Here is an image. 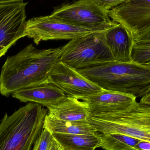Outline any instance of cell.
Wrapping results in <instances>:
<instances>
[{
  "mask_svg": "<svg viewBox=\"0 0 150 150\" xmlns=\"http://www.w3.org/2000/svg\"><path fill=\"white\" fill-rule=\"evenodd\" d=\"M136 149L139 150H150V143L140 141L136 146Z\"/></svg>",
  "mask_w": 150,
  "mask_h": 150,
  "instance_id": "obj_22",
  "label": "cell"
},
{
  "mask_svg": "<svg viewBox=\"0 0 150 150\" xmlns=\"http://www.w3.org/2000/svg\"><path fill=\"white\" fill-rule=\"evenodd\" d=\"M147 65H149V66H150V63H148V64H147Z\"/></svg>",
  "mask_w": 150,
  "mask_h": 150,
  "instance_id": "obj_26",
  "label": "cell"
},
{
  "mask_svg": "<svg viewBox=\"0 0 150 150\" xmlns=\"http://www.w3.org/2000/svg\"><path fill=\"white\" fill-rule=\"evenodd\" d=\"M104 90L142 98L150 91V66L135 62H108L77 70Z\"/></svg>",
  "mask_w": 150,
  "mask_h": 150,
  "instance_id": "obj_2",
  "label": "cell"
},
{
  "mask_svg": "<svg viewBox=\"0 0 150 150\" xmlns=\"http://www.w3.org/2000/svg\"><path fill=\"white\" fill-rule=\"evenodd\" d=\"M94 1L100 9L108 13L109 11L123 2L124 0H94Z\"/></svg>",
  "mask_w": 150,
  "mask_h": 150,
  "instance_id": "obj_20",
  "label": "cell"
},
{
  "mask_svg": "<svg viewBox=\"0 0 150 150\" xmlns=\"http://www.w3.org/2000/svg\"><path fill=\"white\" fill-rule=\"evenodd\" d=\"M105 36L115 61L125 63L133 61L134 39L124 26L118 23L105 31Z\"/></svg>",
  "mask_w": 150,
  "mask_h": 150,
  "instance_id": "obj_12",
  "label": "cell"
},
{
  "mask_svg": "<svg viewBox=\"0 0 150 150\" xmlns=\"http://www.w3.org/2000/svg\"><path fill=\"white\" fill-rule=\"evenodd\" d=\"M53 139L52 133L46 129L43 128L32 150H50Z\"/></svg>",
  "mask_w": 150,
  "mask_h": 150,
  "instance_id": "obj_19",
  "label": "cell"
},
{
  "mask_svg": "<svg viewBox=\"0 0 150 150\" xmlns=\"http://www.w3.org/2000/svg\"><path fill=\"white\" fill-rule=\"evenodd\" d=\"M12 96L21 102L37 103L46 107L56 105L67 97L59 88L50 83L21 90Z\"/></svg>",
  "mask_w": 150,
  "mask_h": 150,
  "instance_id": "obj_13",
  "label": "cell"
},
{
  "mask_svg": "<svg viewBox=\"0 0 150 150\" xmlns=\"http://www.w3.org/2000/svg\"><path fill=\"white\" fill-rule=\"evenodd\" d=\"M140 102L147 105H150V91L146 96L142 98Z\"/></svg>",
  "mask_w": 150,
  "mask_h": 150,
  "instance_id": "obj_24",
  "label": "cell"
},
{
  "mask_svg": "<svg viewBox=\"0 0 150 150\" xmlns=\"http://www.w3.org/2000/svg\"><path fill=\"white\" fill-rule=\"evenodd\" d=\"M43 128L46 129L52 134L93 135L98 133L90 124H80L62 120L48 114L45 118Z\"/></svg>",
  "mask_w": 150,
  "mask_h": 150,
  "instance_id": "obj_16",
  "label": "cell"
},
{
  "mask_svg": "<svg viewBox=\"0 0 150 150\" xmlns=\"http://www.w3.org/2000/svg\"><path fill=\"white\" fill-rule=\"evenodd\" d=\"M61 51V47L39 49L30 44L8 56L0 74V94L8 97L21 90L48 83Z\"/></svg>",
  "mask_w": 150,
  "mask_h": 150,
  "instance_id": "obj_1",
  "label": "cell"
},
{
  "mask_svg": "<svg viewBox=\"0 0 150 150\" xmlns=\"http://www.w3.org/2000/svg\"><path fill=\"white\" fill-rule=\"evenodd\" d=\"M52 135L63 148L70 150H95L100 147L101 143V134L98 133L93 135L61 134Z\"/></svg>",
  "mask_w": 150,
  "mask_h": 150,
  "instance_id": "obj_15",
  "label": "cell"
},
{
  "mask_svg": "<svg viewBox=\"0 0 150 150\" xmlns=\"http://www.w3.org/2000/svg\"></svg>",
  "mask_w": 150,
  "mask_h": 150,
  "instance_id": "obj_27",
  "label": "cell"
},
{
  "mask_svg": "<svg viewBox=\"0 0 150 150\" xmlns=\"http://www.w3.org/2000/svg\"><path fill=\"white\" fill-rule=\"evenodd\" d=\"M136 99L131 94L104 90L82 100L87 104L90 116L95 117L127 109L137 102Z\"/></svg>",
  "mask_w": 150,
  "mask_h": 150,
  "instance_id": "obj_11",
  "label": "cell"
},
{
  "mask_svg": "<svg viewBox=\"0 0 150 150\" xmlns=\"http://www.w3.org/2000/svg\"><path fill=\"white\" fill-rule=\"evenodd\" d=\"M50 17L94 31H105L117 24L94 0H80L56 7Z\"/></svg>",
  "mask_w": 150,
  "mask_h": 150,
  "instance_id": "obj_6",
  "label": "cell"
},
{
  "mask_svg": "<svg viewBox=\"0 0 150 150\" xmlns=\"http://www.w3.org/2000/svg\"><path fill=\"white\" fill-rule=\"evenodd\" d=\"M46 109L37 103H28L0 122V150H32L43 129Z\"/></svg>",
  "mask_w": 150,
  "mask_h": 150,
  "instance_id": "obj_3",
  "label": "cell"
},
{
  "mask_svg": "<svg viewBox=\"0 0 150 150\" xmlns=\"http://www.w3.org/2000/svg\"><path fill=\"white\" fill-rule=\"evenodd\" d=\"M47 83L56 85L67 97L79 100H82L104 90L85 77L76 70L59 61L52 70Z\"/></svg>",
  "mask_w": 150,
  "mask_h": 150,
  "instance_id": "obj_9",
  "label": "cell"
},
{
  "mask_svg": "<svg viewBox=\"0 0 150 150\" xmlns=\"http://www.w3.org/2000/svg\"><path fill=\"white\" fill-rule=\"evenodd\" d=\"M108 14L113 22L124 26L134 40L150 28V1L124 0Z\"/></svg>",
  "mask_w": 150,
  "mask_h": 150,
  "instance_id": "obj_10",
  "label": "cell"
},
{
  "mask_svg": "<svg viewBox=\"0 0 150 150\" xmlns=\"http://www.w3.org/2000/svg\"><path fill=\"white\" fill-rule=\"evenodd\" d=\"M94 31L64 23L50 16L33 17L26 21L24 37L38 45L42 41L71 40Z\"/></svg>",
  "mask_w": 150,
  "mask_h": 150,
  "instance_id": "obj_8",
  "label": "cell"
},
{
  "mask_svg": "<svg viewBox=\"0 0 150 150\" xmlns=\"http://www.w3.org/2000/svg\"><path fill=\"white\" fill-rule=\"evenodd\" d=\"M63 147L54 138L50 150H62Z\"/></svg>",
  "mask_w": 150,
  "mask_h": 150,
  "instance_id": "obj_23",
  "label": "cell"
},
{
  "mask_svg": "<svg viewBox=\"0 0 150 150\" xmlns=\"http://www.w3.org/2000/svg\"><path fill=\"white\" fill-rule=\"evenodd\" d=\"M132 60L135 62L147 65L150 63V43L134 45L132 53Z\"/></svg>",
  "mask_w": 150,
  "mask_h": 150,
  "instance_id": "obj_18",
  "label": "cell"
},
{
  "mask_svg": "<svg viewBox=\"0 0 150 150\" xmlns=\"http://www.w3.org/2000/svg\"><path fill=\"white\" fill-rule=\"evenodd\" d=\"M47 114L62 120L89 124L90 113L87 104L77 99L67 97L59 103L47 107Z\"/></svg>",
  "mask_w": 150,
  "mask_h": 150,
  "instance_id": "obj_14",
  "label": "cell"
},
{
  "mask_svg": "<svg viewBox=\"0 0 150 150\" xmlns=\"http://www.w3.org/2000/svg\"><path fill=\"white\" fill-rule=\"evenodd\" d=\"M88 123L101 134H118L150 143V105L137 102L117 112L90 116Z\"/></svg>",
  "mask_w": 150,
  "mask_h": 150,
  "instance_id": "obj_4",
  "label": "cell"
},
{
  "mask_svg": "<svg viewBox=\"0 0 150 150\" xmlns=\"http://www.w3.org/2000/svg\"><path fill=\"white\" fill-rule=\"evenodd\" d=\"M134 45H140L150 43V28L138 38L134 40Z\"/></svg>",
  "mask_w": 150,
  "mask_h": 150,
  "instance_id": "obj_21",
  "label": "cell"
},
{
  "mask_svg": "<svg viewBox=\"0 0 150 150\" xmlns=\"http://www.w3.org/2000/svg\"><path fill=\"white\" fill-rule=\"evenodd\" d=\"M62 150H70L69 149H65V148H63Z\"/></svg>",
  "mask_w": 150,
  "mask_h": 150,
  "instance_id": "obj_25",
  "label": "cell"
},
{
  "mask_svg": "<svg viewBox=\"0 0 150 150\" xmlns=\"http://www.w3.org/2000/svg\"><path fill=\"white\" fill-rule=\"evenodd\" d=\"M100 148L105 150H133L140 140L118 134H101Z\"/></svg>",
  "mask_w": 150,
  "mask_h": 150,
  "instance_id": "obj_17",
  "label": "cell"
},
{
  "mask_svg": "<svg viewBox=\"0 0 150 150\" xmlns=\"http://www.w3.org/2000/svg\"><path fill=\"white\" fill-rule=\"evenodd\" d=\"M28 3L23 0H0V58L24 37Z\"/></svg>",
  "mask_w": 150,
  "mask_h": 150,
  "instance_id": "obj_7",
  "label": "cell"
},
{
  "mask_svg": "<svg viewBox=\"0 0 150 150\" xmlns=\"http://www.w3.org/2000/svg\"><path fill=\"white\" fill-rule=\"evenodd\" d=\"M105 31L93 32L71 40L61 47L59 61L76 70L115 61Z\"/></svg>",
  "mask_w": 150,
  "mask_h": 150,
  "instance_id": "obj_5",
  "label": "cell"
}]
</instances>
